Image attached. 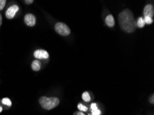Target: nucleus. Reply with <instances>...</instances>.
Here are the masks:
<instances>
[{"label":"nucleus","mask_w":154,"mask_h":115,"mask_svg":"<svg viewBox=\"0 0 154 115\" xmlns=\"http://www.w3.org/2000/svg\"><path fill=\"white\" fill-rule=\"evenodd\" d=\"M24 2L26 4H31L33 2V0H25Z\"/></svg>","instance_id":"obj_18"},{"label":"nucleus","mask_w":154,"mask_h":115,"mask_svg":"<svg viewBox=\"0 0 154 115\" xmlns=\"http://www.w3.org/2000/svg\"><path fill=\"white\" fill-rule=\"evenodd\" d=\"M145 25V22H144V19L142 17H140L137 20V22H136V26L138 28H143Z\"/></svg>","instance_id":"obj_10"},{"label":"nucleus","mask_w":154,"mask_h":115,"mask_svg":"<svg viewBox=\"0 0 154 115\" xmlns=\"http://www.w3.org/2000/svg\"><path fill=\"white\" fill-rule=\"evenodd\" d=\"M120 26L124 31L126 32H134L136 29V22L134 20V15L129 9H125L121 12L118 16Z\"/></svg>","instance_id":"obj_1"},{"label":"nucleus","mask_w":154,"mask_h":115,"mask_svg":"<svg viewBox=\"0 0 154 115\" xmlns=\"http://www.w3.org/2000/svg\"><path fill=\"white\" fill-rule=\"evenodd\" d=\"M2 16L1 14H0V26H2Z\"/></svg>","instance_id":"obj_20"},{"label":"nucleus","mask_w":154,"mask_h":115,"mask_svg":"<svg viewBox=\"0 0 154 115\" xmlns=\"http://www.w3.org/2000/svg\"><path fill=\"white\" fill-rule=\"evenodd\" d=\"M19 11V6L17 5H13L9 7L8 10L6 11V17L8 20H12L15 17L16 13Z\"/></svg>","instance_id":"obj_4"},{"label":"nucleus","mask_w":154,"mask_h":115,"mask_svg":"<svg viewBox=\"0 0 154 115\" xmlns=\"http://www.w3.org/2000/svg\"><path fill=\"white\" fill-rule=\"evenodd\" d=\"M34 57L38 59H48L49 55L47 51L44 50H37L33 53Z\"/></svg>","instance_id":"obj_6"},{"label":"nucleus","mask_w":154,"mask_h":115,"mask_svg":"<svg viewBox=\"0 0 154 115\" xmlns=\"http://www.w3.org/2000/svg\"><path fill=\"white\" fill-rule=\"evenodd\" d=\"M105 22H106V24L109 27H113L115 26V20H114V18L113 15H109L105 19Z\"/></svg>","instance_id":"obj_8"},{"label":"nucleus","mask_w":154,"mask_h":115,"mask_svg":"<svg viewBox=\"0 0 154 115\" xmlns=\"http://www.w3.org/2000/svg\"><path fill=\"white\" fill-rule=\"evenodd\" d=\"M82 99L85 101V102H89L91 101V97H90V95L89 93L88 92H85L82 95Z\"/></svg>","instance_id":"obj_11"},{"label":"nucleus","mask_w":154,"mask_h":115,"mask_svg":"<svg viewBox=\"0 0 154 115\" xmlns=\"http://www.w3.org/2000/svg\"><path fill=\"white\" fill-rule=\"evenodd\" d=\"M78 108L80 110L81 112H86L88 110V107H86V105L82 104H79L78 105Z\"/></svg>","instance_id":"obj_13"},{"label":"nucleus","mask_w":154,"mask_h":115,"mask_svg":"<svg viewBox=\"0 0 154 115\" xmlns=\"http://www.w3.org/2000/svg\"><path fill=\"white\" fill-rule=\"evenodd\" d=\"M2 103L4 105H6V106H8V107H11V105H12V101H11L10 98H2Z\"/></svg>","instance_id":"obj_12"},{"label":"nucleus","mask_w":154,"mask_h":115,"mask_svg":"<svg viewBox=\"0 0 154 115\" xmlns=\"http://www.w3.org/2000/svg\"><path fill=\"white\" fill-rule=\"evenodd\" d=\"M2 111H3V107H2L1 105H0V113H1Z\"/></svg>","instance_id":"obj_22"},{"label":"nucleus","mask_w":154,"mask_h":115,"mask_svg":"<svg viewBox=\"0 0 154 115\" xmlns=\"http://www.w3.org/2000/svg\"><path fill=\"white\" fill-rule=\"evenodd\" d=\"M154 15V8L151 4H147L144 8V17H149L152 18Z\"/></svg>","instance_id":"obj_7"},{"label":"nucleus","mask_w":154,"mask_h":115,"mask_svg":"<svg viewBox=\"0 0 154 115\" xmlns=\"http://www.w3.org/2000/svg\"><path fill=\"white\" fill-rule=\"evenodd\" d=\"M31 68L34 71H39L41 68V63L38 60H34L32 63Z\"/></svg>","instance_id":"obj_9"},{"label":"nucleus","mask_w":154,"mask_h":115,"mask_svg":"<svg viewBox=\"0 0 154 115\" xmlns=\"http://www.w3.org/2000/svg\"><path fill=\"white\" fill-rule=\"evenodd\" d=\"M6 0H0V11L3 10L4 6L6 5Z\"/></svg>","instance_id":"obj_15"},{"label":"nucleus","mask_w":154,"mask_h":115,"mask_svg":"<svg viewBox=\"0 0 154 115\" xmlns=\"http://www.w3.org/2000/svg\"><path fill=\"white\" fill-rule=\"evenodd\" d=\"M101 114V111L100 110H92L91 112V115H100Z\"/></svg>","instance_id":"obj_16"},{"label":"nucleus","mask_w":154,"mask_h":115,"mask_svg":"<svg viewBox=\"0 0 154 115\" xmlns=\"http://www.w3.org/2000/svg\"><path fill=\"white\" fill-rule=\"evenodd\" d=\"M24 22L28 26H33L36 23L35 16L32 14H26L24 17Z\"/></svg>","instance_id":"obj_5"},{"label":"nucleus","mask_w":154,"mask_h":115,"mask_svg":"<svg viewBox=\"0 0 154 115\" xmlns=\"http://www.w3.org/2000/svg\"><path fill=\"white\" fill-rule=\"evenodd\" d=\"M144 22H145V23H146V24H151V23H152L153 22V19L151 17H144Z\"/></svg>","instance_id":"obj_14"},{"label":"nucleus","mask_w":154,"mask_h":115,"mask_svg":"<svg viewBox=\"0 0 154 115\" xmlns=\"http://www.w3.org/2000/svg\"><path fill=\"white\" fill-rule=\"evenodd\" d=\"M78 115H85V114H84V112H78Z\"/></svg>","instance_id":"obj_21"},{"label":"nucleus","mask_w":154,"mask_h":115,"mask_svg":"<svg viewBox=\"0 0 154 115\" xmlns=\"http://www.w3.org/2000/svg\"><path fill=\"white\" fill-rule=\"evenodd\" d=\"M55 30L58 34L62 36H67L71 33V29L66 24L64 23L58 22L55 26Z\"/></svg>","instance_id":"obj_3"},{"label":"nucleus","mask_w":154,"mask_h":115,"mask_svg":"<svg viewBox=\"0 0 154 115\" xmlns=\"http://www.w3.org/2000/svg\"><path fill=\"white\" fill-rule=\"evenodd\" d=\"M150 101H151V103L152 104H154V96H153V95L151 96V100H150Z\"/></svg>","instance_id":"obj_19"},{"label":"nucleus","mask_w":154,"mask_h":115,"mask_svg":"<svg viewBox=\"0 0 154 115\" xmlns=\"http://www.w3.org/2000/svg\"><path fill=\"white\" fill-rule=\"evenodd\" d=\"M91 108L92 110H97V104H95V103H93L91 105Z\"/></svg>","instance_id":"obj_17"},{"label":"nucleus","mask_w":154,"mask_h":115,"mask_svg":"<svg viewBox=\"0 0 154 115\" xmlns=\"http://www.w3.org/2000/svg\"><path fill=\"white\" fill-rule=\"evenodd\" d=\"M39 103L43 109L51 110L60 104V99L57 97H47L44 96L39 98Z\"/></svg>","instance_id":"obj_2"}]
</instances>
